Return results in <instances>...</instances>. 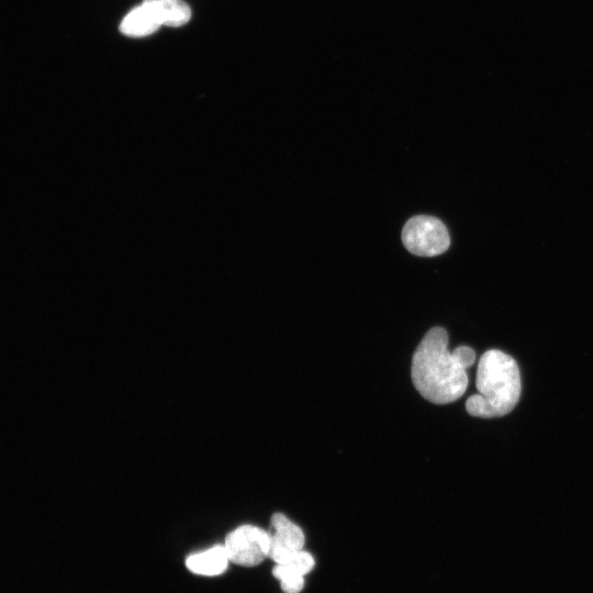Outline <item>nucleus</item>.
<instances>
[{
  "mask_svg": "<svg viewBox=\"0 0 593 593\" xmlns=\"http://www.w3.org/2000/svg\"><path fill=\"white\" fill-rule=\"evenodd\" d=\"M448 334L443 327L430 328L418 344L411 366L415 389L434 404L457 401L468 387L467 368L475 360V353L468 346L448 348Z\"/></svg>",
  "mask_w": 593,
  "mask_h": 593,
  "instance_id": "f257e3e1",
  "label": "nucleus"
},
{
  "mask_svg": "<svg viewBox=\"0 0 593 593\" xmlns=\"http://www.w3.org/2000/svg\"><path fill=\"white\" fill-rule=\"evenodd\" d=\"M475 385L478 393L466 402L470 415L482 418L506 415L515 407L522 392L517 362L501 350L485 351L479 360Z\"/></svg>",
  "mask_w": 593,
  "mask_h": 593,
  "instance_id": "f03ea898",
  "label": "nucleus"
},
{
  "mask_svg": "<svg viewBox=\"0 0 593 593\" xmlns=\"http://www.w3.org/2000/svg\"><path fill=\"white\" fill-rule=\"evenodd\" d=\"M402 242L410 253L432 257L448 249L450 237L446 226L438 219L416 215L405 223L402 230Z\"/></svg>",
  "mask_w": 593,
  "mask_h": 593,
  "instance_id": "7ed1b4c3",
  "label": "nucleus"
},
{
  "mask_svg": "<svg viewBox=\"0 0 593 593\" xmlns=\"http://www.w3.org/2000/svg\"><path fill=\"white\" fill-rule=\"evenodd\" d=\"M224 548L230 562L254 567L269 556L270 535L259 527L243 525L226 536Z\"/></svg>",
  "mask_w": 593,
  "mask_h": 593,
  "instance_id": "20e7f679",
  "label": "nucleus"
},
{
  "mask_svg": "<svg viewBox=\"0 0 593 593\" xmlns=\"http://www.w3.org/2000/svg\"><path fill=\"white\" fill-rule=\"evenodd\" d=\"M269 556L276 563H287L292 556L303 549L305 537L302 529L284 514L276 513L270 521Z\"/></svg>",
  "mask_w": 593,
  "mask_h": 593,
  "instance_id": "39448f33",
  "label": "nucleus"
},
{
  "mask_svg": "<svg viewBox=\"0 0 593 593\" xmlns=\"http://www.w3.org/2000/svg\"><path fill=\"white\" fill-rule=\"evenodd\" d=\"M160 25L181 26L191 18L190 7L181 0H143Z\"/></svg>",
  "mask_w": 593,
  "mask_h": 593,
  "instance_id": "423d86ee",
  "label": "nucleus"
},
{
  "mask_svg": "<svg viewBox=\"0 0 593 593\" xmlns=\"http://www.w3.org/2000/svg\"><path fill=\"white\" fill-rule=\"evenodd\" d=\"M228 562L224 546H216L191 555L187 558L186 564L195 574L211 577L224 572Z\"/></svg>",
  "mask_w": 593,
  "mask_h": 593,
  "instance_id": "0eeeda50",
  "label": "nucleus"
},
{
  "mask_svg": "<svg viewBox=\"0 0 593 593\" xmlns=\"http://www.w3.org/2000/svg\"><path fill=\"white\" fill-rule=\"evenodd\" d=\"M160 24L145 5L132 9L122 20L120 31L127 36L142 37L158 30Z\"/></svg>",
  "mask_w": 593,
  "mask_h": 593,
  "instance_id": "6e6552de",
  "label": "nucleus"
},
{
  "mask_svg": "<svg viewBox=\"0 0 593 593\" xmlns=\"http://www.w3.org/2000/svg\"><path fill=\"white\" fill-rule=\"evenodd\" d=\"M272 573L280 581L284 593H300L304 586V575L298 573L288 563H276Z\"/></svg>",
  "mask_w": 593,
  "mask_h": 593,
  "instance_id": "1a4fd4ad",
  "label": "nucleus"
},
{
  "mask_svg": "<svg viewBox=\"0 0 593 593\" xmlns=\"http://www.w3.org/2000/svg\"><path fill=\"white\" fill-rule=\"evenodd\" d=\"M287 563L298 573L305 575L313 570L315 560L311 553L301 549L296 551Z\"/></svg>",
  "mask_w": 593,
  "mask_h": 593,
  "instance_id": "9d476101",
  "label": "nucleus"
}]
</instances>
